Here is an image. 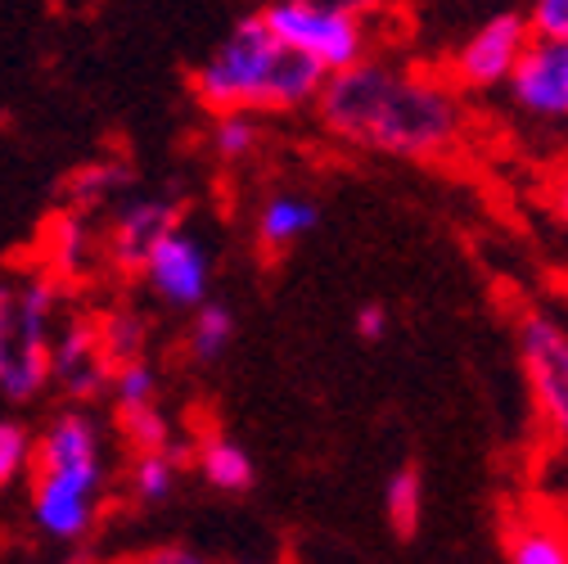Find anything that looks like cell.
<instances>
[{
	"mask_svg": "<svg viewBox=\"0 0 568 564\" xmlns=\"http://www.w3.org/2000/svg\"><path fill=\"white\" fill-rule=\"evenodd\" d=\"M126 564H207L199 551H185V546H159V551H145Z\"/></svg>",
	"mask_w": 568,
	"mask_h": 564,
	"instance_id": "4316f807",
	"label": "cell"
},
{
	"mask_svg": "<svg viewBox=\"0 0 568 564\" xmlns=\"http://www.w3.org/2000/svg\"><path fill=\"white\" fill-rule=\"evenodd\" d=\"M50 380L63 389L68 402H91L100 393H109L113 380V362L100 343V325L95 321H68L54 334V352H50Z\"/></svg>",
	"mask_w": 568,
	"mask_h": 564,
	"instance_id": "8fae6325",
	"label": "cell"
},
{
	"mask_svg": "<svg viewBox=\"0 0 568 564\" xmlns=\"http://www.w3.org/2000/svg\"><path fill=\"white\" fill-rule=\"evenodd\" d=\"M506 555L510 564H568V533L550 520L524 515L506 533Z\"/></svg>",
	"mask_w": 568,
	"mask_h": 564,
	"instance_id": "5bb4252c",
	"label": "cell"
},
{
	"mask_svg": "<svg viewBox=\"0 0 568 564\" xmlns=\"http://www.w3.org/2000/svg\"><path fill=\"white\" fill-rule=\"evenodd\" d=\"M519 366L546 430L568 447V325L546 312L519 316Z\"/></svg>",
	"mask_w": 568,
	"mask_h": 564,
	"instance_id": "8992f818",
	"label": "cell"
},
{
	"mask_svg": "<svg viewBox=\"0 0 568 564\" xmlns=\"http://www.w3.org/2000/svg\"><path fill=\"white\" fill-rule=\"evenodd\" d=\"M343 6H347V10H357L362 19H371V14H379V10L388 6V0H343Z\"/></svg>",
	"mask_w": 568,
	"mask_h": 564,
	"instance_id": "83f0119b",
	"label": "cell"
},
{
	"mask_svg": "<svg viewBox=\"0 0 568 564\" xmlns=\"http://www.w3.org/2000/svg\"><path fill=\"white\" fill-rule=\"evenodd\" d=\"M100 343H104L113 366L145 357V321H140L135 312H109L100 321Z\"/></svg>",
	"mask_w": 568,
	"mask_h": 564,
	"instance_id": "7402d4cb",
	"label": "cell"
},
{
	"mask_svg": "<svg viewBox=\"0 0 568 564\" xmlns=\"http://www.w3.org/2000/svg\"><path fill=\"white\" fill-rule=\"evenodd\" d=\"M231 343H235V316H231V308H222V303H203V308H194L185 348H190V357H194L199 366L222 362L226 352H231Z\"/></svg>",
	"mask_w": 568,
	"mask_h": 564,
	"instance_id": "e0dca14e",
	"label": "cell"
},
{
	"mask_svg": "<svg viewBox=\"0 0 568 564\" xmlns=\"http://www.w3.org/2000/svg\"><path fill=\"white\" fill-rule=\"evenodd\" d=\"M104 492H109V456L100 425L78 406L54 415L32 447V492H28L32 528L59 546L91 537Z\"/></svg>",
	"mask_w": 568,
	"mask_h": 564,
	"instance_id": "3957f363",
	"label": "cell"
},
{
	"mask_svg": "<svg viewBox=\"0 0 568 564\" xmlns=\"http://www.w3.org/2000/svg\"><path fill=\"white\" fill-rule=\"evenodd\" d=\"M109 397H113V406H118V411L159 402V371H154L145 357H135V362H122V366H113V380H109Z\"/></svg>",
	"mask_w": 568,
	"mask_h": 564,
	"instance_id": "44dd1931",
	"label": "cell"
},
{
	"mask_svg": "<svg viewBox=\"0 0 568 564\" xmlns=\"http://www.w3.org/2000/svg\"><path fill=\"white\" fill-rule=\"evenodd\" d=\"M316 222H321V208H316L312 194H298V190H271V194L262 199V208H257L253 231H257L262 253L280 258V253H290L298 240H307V235L316 231Z\"/></svg>",
	"mask_w": 568,
	"mask_h": 564,
	"instance_id": "7c38bea8",
	"label": "cell"
},
{
	"mask_svg": "<svg viewBox=\"0 0 568 564\" xmlns=\"http://www.w3.org/2000/svg\"><path fill=\"white\" fill-rule=\"evenodd\" d=\"M122 190H131V168L122 159L87 163L82 172H73V177H68V185H63L68 203H73V213H95V208H104Z\"/></svg>",
	"mask_w": 568,
	"mask_h": 564,
	"instance_id": "9a60e30c",
	"label": "cell"
},
{
	"mask_svg": "<svg viewBox=\"0 0 568 564\" xmlns=\"http://www.w3.org/2000/svg\"><path fill=\"white\" fill-rule=\"evenodd\" d=\"M59 290L45 275L0 285V397L32 402L50 384Z\"/></svg>",
	"mask_w": 568,
	"mask_h": 564,
	"instance_id": "277c9868",
	"label": "cell"
},
{
	"mask_svg": "<svg viewBox=\"0 0 568 564\" xmlns=\"http://www.w3.org/2000/svg\"><path fill=\"white\" fill-rule=\"evenodd\" d=\"M528 41H532L528 14H496V19H487L483 28H474V32L460 41V50L452 54L447 78H452L460 91L506 87Z\"/></svg>",
	"mask_w": 568,
	"mask_h": 564,
	"instance_id": "52a82bcc",
	"label": "cell"
},
{
	"mask_svg": "<svg viewBox=\"0 0 568 564\" xmlns=\"http://www.w3.org/2000/svg\"><path fill=\"white\" fill-rule=\"evenodd\" d=\"M207 140H212V154H217V159L240 163V159L257 154V145H262V122H257V113H248V109H226V113L212 118Z\"/></svg>",
	"mask_w": 568,
	"mask_h": 564,
	"instance_id": "d6986e66",
	"label": "cell"
},
{
	"mask_svg": "<svg viewBox=\"0 0 568 564\" xmlns=\"http://www.w3.org/2000/svg\"><path fill=\"white\" fill-rule=\"evenodd\" d=\"M32 447H37V439L19 420H0V492L14 487L23 479V470H32Z\"/></svg>",
	"mask_w": 568,
	"mask_h": 564,
	"instance_id": "cb8c5ba5",
	"label": "cell"
},
{
	"mask_svg": "<svg viewBox=\"0 0 568 564\" xmlns=\"http://www.w3.org/2000/svg\"><path fill=\"white\" fill-rule=\"evenodd\" d=\"M316 109L325 131L338 135L343 145L406 163L447 159L469 127V109L452 78L379 59H362L343 73H329Z\"/></svg>",
	"mask_w": 568,
	"mask_h": 564,
	"instance_id": "6da1fadb",
	"label": "cell"
},
{
	"mask_svg": "<svg viewBox=\"0 0 568 564\" xmlns=\"http://www.w3.org/2000/svg\"><path fill=\"white\" fill-rule=\"evenodd\" d=\"M357 334L366 339V343H375V339H384L388 334V308H379V303H366V308H357Z\"/></svg>",
	"mask_w": 568,
	"mask_h": 564,
	"instance_id": "484cf974",
	"label": "cell"
},
{
	"mask_svg": "<svg viewBox=\"0 0 568 564\" xmlns=\"http://www.w3.org/2000/svg\"><path fill=\"white\" fill-rule=\"evenodd\" d=\"M528 28H532V37L568 41V0H532Z\"/></svg>",
	"mask_w": 568,
	"mask_h": 564,
	"instance_id": "d4e9b609",
	"label": "cell"
},
{
	"mask_svg": "<svg viewBox=\"0 0 568 564\" xmlns=\"http://www.w3.org/2000/svg\"><path fill=\"white\" fill-rule=\"evenodd\" d=\"M384 515H388L393 533H402V537H410L419 528V520H424V479H419L415 465H402V470L388 474V483H384Z\"/></svg>",
	"mask_w": 568,
	"mask_h": 564,
	"instance_id": "ac0fdd59",
	"label": "cell"
},
{
	"mask_svg": "<svg viewBox=\"0 0 568 564\" xmlns=\"http://www.w3.org/2000/svg\"><path fill=\"white\" fill-rule=\"evenodd\" d=\"M510 100L541 122H568V41L532 37L506 82Z\"/></svg>",
	"mask_w": 568,
	"mask_h": 564,
	"instance_id": "9c48e42d",
	"label": "cell"
},
{
	"mask_svg": "<svg viewBox=\"0 0 568 564\" xmlns=\"http://www.w3.org/2000/svg\"><path fill=\"white\" fill-rule=\"evenodd\" d=\"M140 275H145V285L154 290L159 303L168 308H203L207 294H212V249L176 226L172 235H163L154 244V253L145 258V266H140Z\"/></svg>",
	"mask_w": 568,
	"mask_h": 564,
	"instance_id": "ba28073f",
	"label": "cell"
},
{
	"mask_svg": "<svg viewBox=\"0 0 568 564\" xmlns=\"http://www.w3.org/2000/svg\"><path fill=\"white\" fill-rule=\"evenodd\" d=\"M50 240H54V266L63 271V275H82L91 262H95V253H100V244H95V235H91V226H87V213H68V218H59L54 226H50Z\"/></svg>",
	"mask_w": 568,
	"mask_h": 564,
	"instance_id": "ffe728a7",
	"label": "cell"
},
{
	"mask_svg": "<svg viewBox=\"0 0 568 564\" xmlns=\"http://www.w3.org/2000/svg\"><path fill=\"white\" fill-rule=\"evenodd\" d=\"M564 213H568V185H564Z\"/></svg>",
	"mask_w": 568,
	"mask_h": 564,
	"instance_id": "f1b7e54d",
	"label": "cell"
},
{
	"mask_svg": "<svg viewBox=\"0 0 568 564\" xmlns=\"http://www.w3.org/2000/svg\"><path fill=\"white\" fill-rule=\"evenodd\" d=\"M176 226H181V203L172 194H131L113 213L104 253L118 271L140 275V266H145V258L154 253V244L163 235H172Z\"/></svg>",
	"mask_w": 568,
	"mask_h": 564,
	"instance_id": "30bf717a",
	"label": "cell"
},
{
	"mask_svg": "<svg viewBox=\"0 0 568 564\" xmlns=\"http://www.w3.org/2000/svg\"><path fill=\"white\" fill-rule=\"evenodd\" d=\"M262 19L284 46L316 59L325 73H343V68L362 63L371 50L366 19L347 10L343 0H271Z\"/></svg>",
	"mask_w": 568,
	"mask_h": 564,
	"instance_id": "5b68a950",
	"label": "cell"
},
{
	"mask_svg": "<svg viewBox=\"0 0 568 564\" xmlns=\"http://www.w3.org/2000/svg\"><path fill=\"white\" fill-rule=\"evenodd\" d=\"M118 425H122V434H126V443H131L135 452H150V447H172V420L159 411V402L118 411Z\"/></svg>",
	"mask_w": 568,
	"mask_h": 564,
	"instance_id": "603a6c76",
	"label": "cell"
},
{
	"mask_svg": "<svg viewBox=\"0 0 568 564\" xmlns=\"http://www.w3.org/2000/svg\"><path fill=\"white\" fill-rule=\"evenodd\" d=\"M325 78L329 73L316 59L284 46L262 14H248L194 68V95L212 113H226V109L284 113V109L316 104Z\"/></svg>",
	"mask_w": 568,
	"mask_h": 564,
	"instance_id": "7a4b0ae2",
	"label": "cell"
},
{
	"mask_svg": "<svg viewBox=\"0 0 568 564\" xmlns=\"http://www.w3.org/2000/svg\"><path fill=\"white\" fill-rule=\"evenodd\" d=\"M181 483V465L172 456V447H150V452H135L131 470H126V487L140 506H163L172 502V492Z\"/></svg>",
	"mask_w": 568,
	"mask_h": 564,
	"instance_id": "2e32d148",
	"label": "cell"
},
{
	"mask_svg": "<svg viewBox=\"0 0 568 564\" xmlns=\"http://www.w3.org/2000/svg\"><path fill=\"white\" fill-rule=\"evenodd\" d=\"M194 465H199V479L212 487V492H226V497H240V492H248L257 483V465L253 456L226 439V434H212L199 443L194 452Z\"/></svg>",
	"mask_w": 568,
	"mask_h": 564,
	"instance_id": "4fadbf2b",
	"label": "cell"
}]
</instances>
